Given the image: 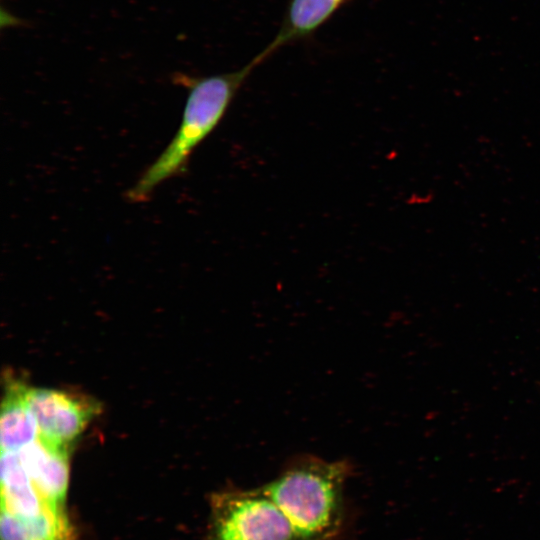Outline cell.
<instances>
[{
	"mask_svg": "<svg viewBox=\"0 0 540 540\" xmlns=\"http://www.w3.org/2000/svg\"><path fill=\"white\" fill-rule=\"evenodd\" d=\"M266 59L261 51L235 71L200 77L173 74V82L187 89L179 127L161 154L128 189L126 197L130 202L148 200L159 185L184 172L192 152L219 125L246 79Z\"/></svg>",
	"mask_w": 540,
	"mask_h": 540,
	"instance_id": "obj_1",
	"label": "cell"
},
{
	"mask_svg": "<svg viewBox=\"0 0 540 540\" xmlns=\"http://www.w3.org/2000/svg\"><path fill=\"white\" fill-rule=\"evenodd\" d=\"M350 472L345 461L302 456L261 488L285 515L296 540H327L342 525Z\"/></svg>",
	"mask_w": 540,
	"mask_h": 540,
	"instance_id": "obj_2",
	"label": "cell"
},
{
	"mask_svg": "<svg viewBox=\"0 0 540 540\" xmlns=\"http://www.w3.org/2000/svg\"><path fill=\"white\" fill-rule=\"evenodd\" d=\"M211 505L208 540H296L289 521L262 488L221 492Z\"/></svg>",
	"mask_w": 540,
	"mask_h": 540,
	"instance_id": "obj_3",
	"label": "cell"
},
{
	"mask_svg": "<svg viewBox=\"0 0 540 540\" xmlns=\"http://www.w3.org/2000/svg\"><path fill=\"white\" fill-rule=\"evenodd\" d=\"M26 401L39 435L67 445L82 433L97 409L80 396L44 388L27 387Z\"/></svg>",
	"mask_w": 540,
	"mask_h": 540,
	"instance_id": "obj_4",
	"label": "cell"
},
{
	"mask_svg": "<svg viewBox=\"0 0 540 540\" xmlns=\"http://www.w3.org/2000/svg\"><path fill=\"white\" fill-rule=\"evenodd\" d=\"M69 445L39 435L16 452L33 485L50 504L62 507L69 481Z\"/></svg>",
	"mask_w": 540,
	"mask_h": 540,
	"instance_id": "obj_5",
	"label": "cell"
},
{
	"mask_svg": "<svg viewBox=\"0 0 540 540\" xmlns=\"http://www.w3.org/2000/svg\"><path fill=\"white\" fill-rule=\"evenodd\" d=\"M348 0H290L279 32L263 52L269 57L286 44L306 38Z\"/></svg>",
	"mask_w": 540,
	"mask_h": 540,
	"instance_id": "obj_6",
	"label": "cell"
},
{
	"mask_svg": "<svg viewBox=\"0 0 540 540\" xmlns=\"http://www.w3.org/2000/svg\"><path fill=\"white\" fill-rule=\"evenodd\" d=\"M26 386L8 383L1 406V452H18L39 436L37 423L26 401Z\"/></svg>",
	"mask_w": 540,
	"mask_h": 540,
	"instance_id": "obj_7",
	"label": "cell"
},
{
	"mask_svg": "<svg viewBox=\"0 0 540 540\" xmlns=\"http://www.w3.org/2000/svg\"><path fill=\"white\" fill-rule=\"evenodd\" d=\"M71 528L63 511L32 518L1 513L2 540H68Z\"/></svg>",
	"mask_w": 540,
	"mask_h": 540,
	"instance_id": "obj_8",
	"label": "cell"
}]
</instances>
